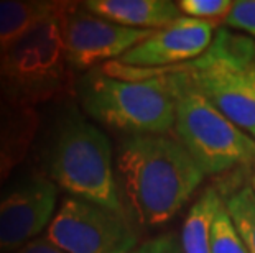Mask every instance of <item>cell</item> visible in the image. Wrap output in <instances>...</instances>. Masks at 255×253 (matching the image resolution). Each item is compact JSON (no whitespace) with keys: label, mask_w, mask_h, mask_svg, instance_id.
Masks as SVG:
<instances>
[{"label":"cell","mask_w":255,"mask_h":253,"mask_svg":"<svg viewBox=\"0 0 255 253\" xmlns=\"http://www.w3.org/2000/svg\"><path fill=\"white\" fill-rule=\"evenodd\" d=\"M116 169L128 207L143 225L168 222L206 176L183 145L166 135L124 137Z\"/></svg>","instance_id":"1"},{"label":"cell","mask_w":255,"mask_h":253,"mask_svg":"<svg viewBox=\"0 0 255 253\" xmlns=\"http://www.w3.org/2000/svg\"><path fill=\"white\" fill-rule=\"evenodd\" d=\"M38 152L41 174L56 186L74 197L126 215L109 138L76 104L58 112Z\"/></svg>","instance_id":"2"},{"label":"cell","mask_w":255,"mask_h":253,"mask_svg":"<svg viewBox=\"0 0 255 253\" xmlns=\"http://www.w3.org/2000/svg\"><path fill=\"white\" fill-rule=\"evenodd\" d=\"M74 87L86 115L126 137L165 135L175 128V99L166 76L127 81L91 69Z\"/></svg>","instance_id":"3"},{"label":"cell","mask_w":255,"mask_h":253,"mask_svg":"<svg viewBox=\"0 0 255 253\" xmlns=\"http://www.w3.org/2000/svg\"><path fill=\"white\" fill-rule=\"evenodd\" d=\"M175 99L178 142L204 174H219L234 166H255V140L209 104L180 66L163 74Z\"/></svg>","instance_id":"4"},{"label":"cell","mask_w":255,"mask_h":253,"mask_svg":"<svg viewBox=\"0 0 255 253\" xmlns=\"http://www.w3.org/2000/svg\"><path fill=\"white\" fill-rule=\"evenodd\" d=\"M59 17L46 20L0 55V105L36 109L71 92Z\"/></svg>","instance_id":"5"},{"label":"cell","mask_w":255,"mask_h":253,"mask_svg":"<svg viewBox=\"0 0 255 253\" xmlns=\"http://www.w3.org/2000/svg\"><path fill=\"white\" fill-rule=\"evenodd\" d=\"M203 97L241 130L255 132V41L219 30L208 51L180 66Z\"/></svg>","instance_id":"6"},{"label":"cell","mask_w":255,"mask_h":253,"mask_svg":"<svg viewBox=\"0 0 255 253\" xmlns=\"http://www.w3.org/2000/svg\"><path fill=\"white\" fill-rule=\"evenodd\" d=\"M43 239L64 253H132L138 247L126 215L74 196L63 199Z\"/></svg>","instance_id":"7"},{"label":"cell","mask_w":255,"mask_h":253,"mask_svg":"<svg viewBox=\"0 0 255 253\" xmlns=\"http://www.w3.org/2000/svg\"><path fill=\"white\" fill-rule=\"evenodd\" d=\"M64 56L69 68L86 71L102 61L121 59L155 30L128 28L97 17L83 2H68L59 15Z\"/></svg>","instance_id":"8"},{"label":"cell","mask_w":255,"mask_h":253,"mask_svg":"<svg viewBox=\"0 0 255 253\" xmlns=\"http://www.w3.org/2000/svg\"><path fill=\"white\" fill-rule=\"evenodd\" d=\"M58 186L31 171L0 192V253H13L38 239L55 217Z\"/></svg>","instance_id":"9"},{"label":"cell","mask_w":255,"mask_h":253,"mask_svg":"<svg viewBox=\"0 0 255 253\" xmlns=\"http://www.w3.org/2000/svg\"><path fill=\"white\" fill-rule=\"evenodd\" d=\"M214 23L189 17L176 20L166 28L155 30L148 38L126 53L119 63L142 69L175 68L203 56L213 43Z\"/></svg>","instance_id":"10"},{"label":"cell","mask_w":255,"mask_h":253,"mask_svg":"<svg viewBox=\"0 0 255 253\" xmlns=\"http://www.w3.org/2000/svg\"><path fill=\"white\" fill-rule=\"evenodd\" d=\"M83 5L97 17L138 30H161L183 17L171 0H86Z\"/></svg>","instance_id":"11"},{"label":"cell","mask_w":255,"mask_h":253,"mask_svg":"<svg viewBox=\"0 0 255 253\" xmlns=\"http://www.w3.org/2000/svg\"><path fill=\"white\" fill-rule=\"evenodd\" d=\"M40 127L41 118L36 109L0 112V189L28 156Z\"/></svg>","instance_id":"12"},{"label":"cell","mask_w":255,"mask_h":253,"mask_svg":"<svg viewBox=\"0 0 255 253\" xmlns=\"http://www.w3.org/2000/svg\"><path fill=\"white\" fill-rule=\"evenodd\" d=\"M68 2L0 0V55L23 40L46 20L63 13Z\"/></svg>","instance_id":"13"},{"label":"cell","mask_w":255,"mask_h":253,"mask_svg":"<svg viewBox=\"0 0 255 253\" xmlns=\"http://www.w3.org/2000/svg\"><path fill=\"white\" fill-rule=\"evenodd\" d=\"M222 204L214 187H208L193 204L181 229L180 240L184 253H211L213 225Z\"/></svg>","instance_id":"14"},{"label":"cell","mask_w":255,"mask_h":253,"mask_svg":"<svg viewBox=\"0 0 255 253\" xmlns=\"http://www.w3.org/2000/svg\"><path fill=\"white\" fill-rule=\"evenodd\" d=\"M224 206L249 253H255V191L251 186L236 191Z\"/></svg>","instance_id":"15"},{"label":"cell","mask_w":255,"mask_h":253,"mask_svg":"<svg viewBox=\"0 0 255 253\" xmlns=\"http://www.w3.org/2000/svg\"><path fill=\"white\" fill-rule=\"evenodd\" d=\"M211 253H249L224 204L221 206L213 225Z\"/></svg>","instance_id":"16"},{"label":"cell","mask_w":255,"mask_h":253,"mask_svg":"<svg viewBox=\"0 0 255 253\" xmlns=\"http://www.w3.org/2000/svg\"><path fill=\"white\" fill-rule=\"evenodd\" d=\"M232 0H180L178 7L184 17L214 23L226 20L232 10Z\"/></svg>","instance_id":"17"},{"label":"cell","mask_w":255,"mask_h":253,"mask_svg":"<svg viewBox=\"0 0 255 253\" xmlns=\"http://www.w3.org/2000/svg\"><path fill=\"white\" fill-rule=\"evenodd\" d=\"M224 23L234 30L246 31L255 38V0H237Z\"/></svg>","instance_id":"18"},{"label":"cell","mask_w":255,"mask_h":253,"mask_svg":"<svg viewBox=\"0 0 255 253\" xmlns=\"http://www.w3.org/2000/svg\"><path fill=\"white\" fill-rule=\"evenodd\" d=\"M132 253H184L181 240L175 234H163L140 244Z\"/></svg>","instance_id":"19"},{"label":"cell","mask_w":255,"mask_h":253,"mask_svg":"<svg viewBox=\"0 0 255 253\" xmlns=\"http://www.w3.org/2000/svg\"><path fill=\"white\" fill-rule=\"evenodd\" d=\"M13 253H64V252L56 249V247L50 244L46 239L38 237V239L31 240L30 244H26L25 247H21L20 250L13 252Z\"/></svg>","instance_id":"20"},{"label":"cell","mask_w":255,"mask_h":253,"mask_svg":"<svg viewBox=\"0 0 255 253\" xmlns=\"http://www.w3.org/2000/svg\"><path fill=\"white\" fill-rule=\"evenodd\" d=\"M252 189L255 191V171H254V176H252Z\"/></svg>","instance_id":"21"},{"label":"cell","mask_w":255,"mask_h":253,"mask_svg":"<svg viewBox=\"0 0 255 253\" xmlns=\"http://www.w3.org/2000/svg\"><path fill=\"white\" fill-rule=\"evenodd\" d=\"M252 138H255V132H254V133H252Z\"/></svg>","instance_id":"22"}]
</instances>
